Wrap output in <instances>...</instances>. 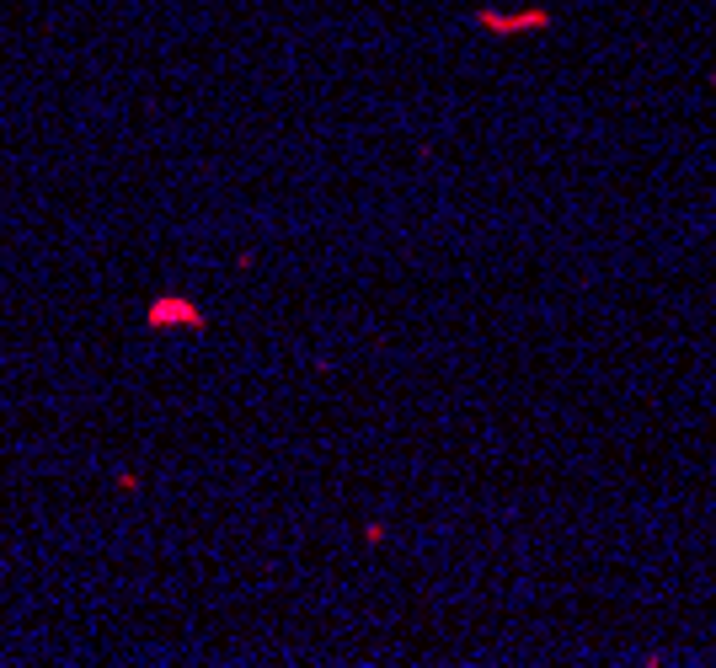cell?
Returning a JSON list of instances; mask_svg holds the SVG:
<instances>
[{
	"instance_id": "6da1fadb",
	"label": "cell",
	"mask_w": 716,
	"mask_h": 668,
	"mask_svg": "<svg viewBox=\"0 0 716 668\" xmlns=\"http://www.w3.org/2000/svg\"><path fill=\"white\" fill-rule=\"evenodd\" d=\"M497 33H524V27H546V11H529V17H481Z\"/></svg>"
},
{
	"instance_id": "7a4b0ae2",
	"label": "cell",
	"mask_w": 716,
	"mask_h": 668,
	"mask_svg": "<svg viewBox=\"0 0 716 668\" xmlns=\"http://www.w3.org/2000/svg\"><path fill=\"white\" fill-rule=\"evenodd\" d=\"M155 321H198V310L182 305V300H161L155 305Z\"/></svg>"
}]
</instances>
